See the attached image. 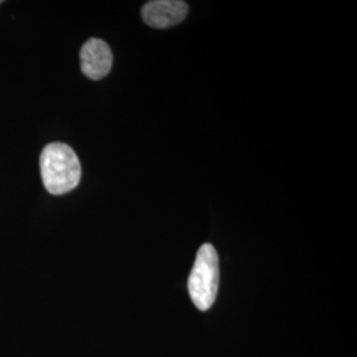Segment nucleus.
I'll use <instances>...</instances> for the list:
<instances>
[{"label": "nucleus", "mask_w": 357, "mask_h": 357, "mask_svg": "<svg viewBox=\"0 0 357 357\" xmlns=\"http://www.w3.org/2000/svg\"><path fill=\"white\" fill-rule=\"evenodd\" d=\"M81 70L85 76L98 81L107 76L113 66V53L106 41L101 38H90L79 52Z\"/></svg>", "instance_id": "7ed1b4c3"}, {"label": "nucleus", "mask_w": 357, "mask_h": 357, "mask_svg": "<svg viewBox=\"0 0 357 357\" xmlns=\"http://www.w3.org/2000/svg\"><path fill=\"white\" fill-rule=\"evenodd\" d=\"M218 255L213 245L204 243L197 252L188 278V291L193 305L202 311H206L213 306L218 291Z\"/></svg>", "instance_id": "f03ea898"}, {"label": "nucleus", "mask_w": 357, "mask_h": 357, "mask_svg": "<svg viewBox=\"0 0 357 357\" xmlns=\"http://www.w3.org/2000/svg\"><path fill=\"white\" fill-rule=\"evenodd\" d=\"M41 180L45 190L59 196L73 191L81 180V165L75 150L60 142L47 144L40 155Z\"/></svg>", "instance_id": "f257e3e1"}, {"label": "nucleus", "mask_w": 357, "mask_h": 357, "mask_svg": "<svg viewBox=\"0 0 357 357\" xmlns=\"http://www.w3.org/2000/svg\"><path fill=\"white\" fill-rule=\"evenodd\" d=\"M0 4H1V0H0Z\"/></svg>", "instance_id": "39448f33"}, {"label": "nucleus", "mask_w": 357, "mask_h": 357, "mask_svg": "<svg viewBox=\"0 0 357 357\" xmlns=\"http://www.w3.org/2000/svg\"><path fill=\"white\" fill-rule=\"evenodd\" d=\"M188 10V4L181 0H153L143 6L142 17L147 26L166 29L180 24Z\"/></svg>", "instance_id": "20e7f679"}]
</instances>
